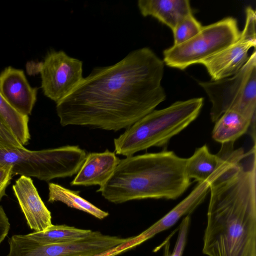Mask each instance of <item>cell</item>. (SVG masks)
<instances>
[{
	"label": "cell",
	"mask_w": 256,
	"mask_h": 256,
	"mask_svg": "<svg viewBox=\"0 0 256 256\" xmlns=\"http://www.w3.org/2000/svg\"><path fill=\"white\" fill-rule=\"evenodd\" d=\"M164 66L163 60L145 47L130 52L114 64L94 68L56 104L60 124L126 129L165 100L161 84Z\"/></svg>",
	"instance_id": "1"
},
{
	"label": "cell",
	"mask_w": 256,
	"mask_h": 256,
	"mask_svg": "<svg viewBox=\"0 0 256 256\" xmlns=\"http://www.w3.org/2000/svg\"><path fill=\"white\" fill-rule=\"evenodd\" d=\"M256 146L226 150L210 180L202 252L256 256Z\"/></svg>",
	"instance_id": "2"
},
{
	"label": "cell",
	"mask_w": 256,
	"mask_h": 256,
	"mask_svg": "<svg viewBox=\"0 0 256 256\" xmlns=\"http://www.w3.org/2000/svg\"><path fill=\"white\" fill-rule=\"evenodd\" d=\"M186 158L166 150L126 156L97 192L116 204L148 198L177 199L191 184L186 172Z\"/></svg>",
	"instance_id": "3"
},
{
	"label": "cell",
	"mask_w": 256,
	"mask_h": 256,
	"mask_svg": "<svg viewBox=\"0 0 256 256\" xmlns=\"http://www.w3.org/2000/svg\"><path fill=\"white\" fill-rule=\"evenodd\" d=\"M203 104L202 98H196L153 110L114 139L116 154L126 157L152 146H166L197 118Z\"/></svg>",
	"instance_id": "4"
},
{
	"label": "cell",
	"mask_w": 256,
	"mask_h": 256,
	"mask_svg": "<svg viewBox=\"0 0 256 256\" xmlns=\"http://www.w3.org/2000/svg\"><path fill=\"white\" fill-rule=\"evenodd\" d=\"M87 156L78 146L30 150L0 146V164H10L13 174L48 182L76 174Z\"/></svg>",
	"instance_id": "5"
},
{
	"label": "cell",
	"mask_w": 256,
	"mask_h": 256,
	"mask_svg": "<svg viewBox=\"0 0 256 256\" xmlns=\"http://www.w3.org/2000/svg\"><path fill=\"white\" fill-rule=\"evenodd\" d=\"M212 103L210 116L215 122L232 110L252 120L256 114V52L234 75L216 80L200 82Z\"/></svg>",
	"instance_id": "6"
},
{
	"label": "cell",
	"mask_w": 256,
	"mask_h": 256,
	"mask_svg": "<svg viewBox=\"0 0 256 256\" xmlns=\"http://www.w3.org/2000/svg\"><path fill=\"white\" fill-rule=\"evenodd\" d=\"M240 34L236 20L226 18L202 26L197 34L185 42L165 50L163 62L180 70L200 64L235 42Z\"/></svg>",
	"instance_id": "7"
},
{
	"label": "cell",
	"mask_w": 256,
	"mask_h": 256,
	"mask_svg": "<svg viewBox=\"0 0 256 256\" xmlns=\"http://www.w3.org/2000/svg\"><path fill=\"white\" fill-rule=\"evenodd\" d=\"M132 238L92 231L87 236L75 241L42 244L28 234H14L8 240L10 250L6 256H100L110 254Z\"/></svg>",
	"instance_id": "8"
},
{
	"label": "cell",
	"mask_w": 256,
	"mask_h": 256,
	"mask_svg": "<svg viewBox=\"0 0 256 256\" xmlns=\"http://www.w3.org/2000/svg\"><path fill=\"white\" fill-rule=\"evenodd\" d=\"M36 66V72L40 74L44 94L56 104L66 97L84 78L82 62L63 50H50L44 61Z\"/></svg>",
	"instance_id": "9"
},
{
	"label": "cell",
	"mask_w": 256,
	"mask_h": 256,
	"mask_svg": "<svg viewBox=\"0 0 256 256\" xmlns=\"http://www.w3.org/2000/svg\"><path fill=\"white\" fill-rule=\"evenodd\" d=\"M256 46V13L251 7L246 10L244 28L238 38L216 54L200 64L206 69L212 80L232 76L247 62L249 50Z\"/></svg>",
	"instance_id": "10"
},
{
	"label": "cell",
	"mask_w": 256,
	"mask_h": 256,
	"mask_svg": "<svg viewBox=\"0 0 256 256\" xmlns=\"http://www.w3.org/2000/svg\"><path fill=\"white\" fill-rule=\"evenodd\" d=\"M210 181L206 180L198 182L193 190L183 200L160 220L136 236L123 245L126 250L152 238L174 225L184 216L192 213L206 198L210 192Z\"/></svg>",
	"instance_id": "11"
},
{
	"label": "cell",
	"mask_w": 256,
	"mask_h": 256,
	"mask_svg": "<svg viewBox=\"0 0 256 256\" xmlns=\"http://www.w3.org/2000/svg\"><path fill=\"white\" fill-rule=\"evenodd\" d=\"M12 190L31 230L40 232L52 224L51 212L42 200L30 177L20 176L12 186Z\"/></svg>",
	"instance_id": "12"
},
{
	"label": "cell",
	"mask_w": 256,
	"mask_h": 256,
	"mask_svg": "<svg viewBox=\"0 0 256 256\" xmlns=\"http://www.w3.org/2000/svg\"><path fill=\"white\" fill-rule=\"evenodd\" d=\"M0 92L15 110L28 116L36 100L38 88L30 86L22 70L9 66L0 74Z\"/></svg>",
	"instance_id": "13"
},
{
	"label": "cell",
	"mask_w": 256,
	"mask_h": 256,
	"mask_svg": "<svg viewBox=\"0 0 256 256\" xmlns=\"http://www.w3.org/2000/svg\"><path fill=\"white\" fill-rule=\"evenodd\" d=\"M120 159L108 150L87 154L71 186H102L110 176Z\"/></svg>",
	"instance_id": "14"
},
{
	"label": "cell",
	"mask_w": 256,
	"mask_h": 256,
	"mask_svg": "<svg viewBox=\"0 0 256 256\" xmlns=\"http://www.w3.org/2000/svg\"><path fill=\"white\" fill-rule=\"evenodd\" d=\"M138 6L144 16H152L172 30L184 18L192 14L188 0H139Z\"/></svg>",
	"instance_id": "15"
},
{
	"label": "cell",
	"mask_w": 256,
	"mask_h": 256,
	"mask_svg": "<svg viewBox=\"0 0 256 256\" xmlns=\"http://www.w3.org/2000/svg\"><path fill=\"white\" fill-rule=\"evenodd\" d=\"M222 161L219 153L212 154L206 144L197 148L193 154L186 158V172L190 180L198 182L210 180Z\"/></svg>",
	"instance_id": "16"
},
{
	"label": "cell",
	"mask_w": 256,
	"mask_h": 256,
	"mask_svg": "<svg viewBox=\"0 0 256 256\" xmlns=\"http://www.w3.org/2000/svg\"><path fill=\"white\" fill-rule=\"evenodd\" d=\"M251 120L238 112L228 110L215 122L212 138L221 144L234 143L248 132Z\"/></svg>",
	"instance_id": "17"
},
{
	"label": "cell",
	"mask_w": 256,
	"mask_h": 256,
	"mask_svg": "<svg viewBox=\"0 0 256 256\" xmlns=\"http://www.w3.org/2000/svg\"><path fill=\"white\" fill-rule=\"evenodd\" d=\"M79 192L65 188L58 184L50 182L48 202H60L68 207L88 213L100 220L108 216V212L102 210L81 197Z\"/></svg>",
	"instance_id": "18"
},
{
	"label": "cell",
	"mask_w": 256,
	"mask_h": 256,
	"mask_svg": "<svg viewBox=\"0 0 256 256\" xmlns=\"http://www.w3.org/2000/svg\"><path fill=\"white\" fill-rule=\"evenodd\" d=\"M92 230L68 226L52 224L46 230L33 232L28 236L42 244H60L75 241L88 236Z\"/></svg>",
	"instance_id": "19"
},
{
	"label": "cell",
	"mask_w": 256,
	"mask_h": 256,
	"mask_svg": "<svg viewBox=\"0 0 256 256\" xmlns=\"http://www.w3.org/2000/svg\"><path fill=\"white\" fill-rule=\"evenodd\" d=\"M0 115L9 126L20 144L26 145L30 138L28 128V116L15 110L6 100L0 92Z\"/></svg>",
	"instance_id": "20"
},
{
	"label": "cell",
	"mask_w": 256,
	"mask_h": 256,
	"mask_svg": "<svg viewBox=\"0 0 256 256\" xmlns=\"http://www.w3.org/2000/svg\"><path fill=\"white\" fill-rule=\"evenodd\" d=\"M201 24L194 17L192 14L182 20L172 30L174 44L178 45L192 38L202 30Z\"/></svg>",
	"instance_id": "21"
},
{
	"label": "cell",
	"mask_w": 256,
	"mask_h": 256,
	"mask_svg": "<svg viewBox=\"0 0 256 256\" xmlns=\"http://www.w3.org/2000/svg\"><path fill=\"white\" fill-rule=\"evenodd\" d=\"M0 146L8 148H24L17 139L9 126L0 115Z\"/></svg>",
	"instance_id": "22"
},
{
	"label": "cell",
	"mask_w": 256,
	"mask_h": 256,
	"mask_svg": "<svg viewBox=\"0 0 256 256\" xmlns=\"http://www.w3.org/2000/svg\"><path fill=\"white\" fill-rule=\"evenodd\" d=\"M190 223V216H186L180 226L177 240L173 252L170 254V256H182L186 242Z\"/></svg>",
	"instance_id": "23"
},
{
	"label": "cell",
	"mask_w": 256,
	"mask_h": 256,
	"mask_svg": "<svg viewBox=\"0 0 256 256\" xmlns=\"http://www.w3.org/2000/svg\"><path fill=\"white\" fill-rule=\"evenodd\" d=\"M14 176L13 167L8 164H0V200L6 196V188Z\"/></svg>",
	"instance_id": "24"
},
{
	"label": "cell",
	"mask_w": 256,
	"mask_h": 256,
	"mask_svg": "<svg viewBox=\"0 0 256 256\" xmlns=\"http://www.w3.org/2000/svg\"><path fill=\"white\" fill-rule=\"evenodd\" d=\"M10 223L3 208L0 206V244L8 236Z\"/></svg>",
	"instance_id": "25"
},
{
	"label": "cell",
	"mask_w": 256,
	"mask_h": 256,
	"mask_svg": "<svg viewBox=\"0 0 256 256\" xmlns=\"http://www.w3.org/2000/svg\"><path fill=\"white\" fill-rule=\"evenodd\" d=\"M253 140L254 144H256V116H254L250 122L248 131Z\"/></svg>",
	"instance_id": "26"
},
{
	"label": "cell",
	"mask_w": 256,
	"mask_h": 256,
	"mask_svg": "<svg viewBox=\"0 0 256 256\" xmlns=\"http://www.w3.org/2000/svg\"><path fill=\"white\" fill-rule=\"evenodd\" d=\"M171 236H170L162 244L164 248V256H170V240Z\"/></svg>",
	"instance_id": "27"
}]
</instances>
